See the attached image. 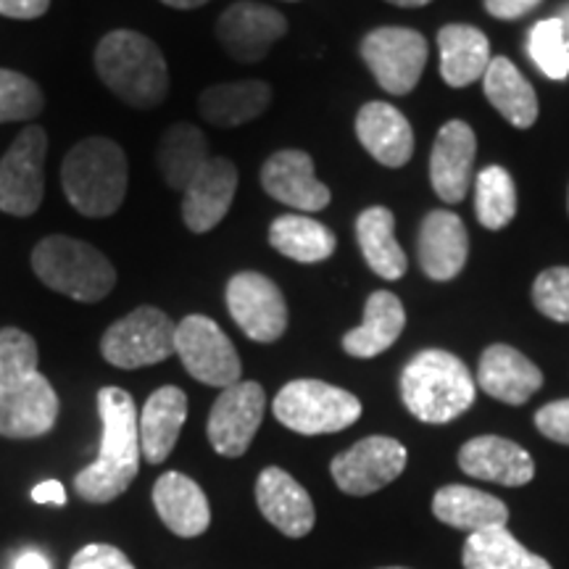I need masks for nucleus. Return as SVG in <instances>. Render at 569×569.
Listing matches in <instances>:
<instances>
[{"instance_id": "obj_1", "label": "nucleus", "mask_w": 569, "mask_h": 569, "mask_svg": "<svg viewBox=\"0 0 569 569\" xmlns=\"http://www.w3.org/2000/svg\"><path fill=\"white\" fill-rule=\"evenodd\" d=\"M59 396L38 369V343L19 327L0 330V436L40 438L56 427Z\"/></svg>"}, {"instance_id": "obj_2", "label": "nucleus", "mask_w": 569, "mask_h": 569, "mask_svg": "<svg viewBox=\"0 0 569 569\" xmlns=\"http://www.w3.org/2000/svg\"><path fill=\"white\" fill-rule=\"evenodd\" d=\"M103 436L98 459L74 478V490L90 503H109L119 498L140 469V430L138 409L132 396L122 388H103L98 393Z\"/></svg>"}, {"instance_id": "obj_3", "label": "nucleus", "mask_w": 569, "mask_h": 569, "mask_svg": "<svg viewBox=\"0 0 569 569\" xmlns=\"http://www.w3.org/2000/svg\"><path fill=\"white\" fill-rule=\"evenodd\" d=\"M96 71L106 88L132 109H156L169 96V69L161 48L134 30L103 34L96 48Z\"/></svg>"}, {"instance_id": "obj_4", "label": "nucleus", "mask_w": 569, "mask_h": 569, "mask_svg": "<svg viewBox=\"0 0 569 569\" xmlns=\"http://www.w3.org/2000/svg\"><path fill=\"white\" fill-rule=\"evenodd\" d=\"M475 377L459 356L427 348L401 372V398L419 422L446 425L475 403Z\"/></svg>"}, {"instance_id": "obj_5", "label": "nucleus", "mask_w": 569, "mask_h": 569, "mask_svg": "<svg viewBox=\"0 0 569 569\" xmlns=\"http://www.w3.org/2000/svg\"><path fill=\"white\" fill-rule=\"evenodd\" d=\"M67 201L82 217L103 219L119 211L127 196V156L111 138L80 140L61 167Z\"/></svg>"}, {"instance_id": "obj_6", "label": "nucleus", "mask_w": 569, "mask_h": 569, "mask_svg": "<svg viewBox=\"0 0 569 569\" xmlns=\"http://www.w3.org/2000/svg\"><path fill=\"white\" fill-rule=\"evenodd\" d=\"M32 269L56 293L82 303L103 301L117 284V269L96 246L69 234H51L32 251Z\"/></svg>"}, {"instance_id": "obj_7", "label": "nucleus", "mask_w": 569, "mask_h": 569, "mask_svg": "<svg viewBox=\"0 0 569 569\" xmlns=\"http://www.w3.org/2000/svg\"><path fill=\"white\" fill-rule=\"evenodd\" d=\"M274 417L298 436H330L361 417V401L322 380H293L274 396Z\"/></svg>"}, {"instance_id": "obj_8", "label": "nucleus", "mask_w": 569, "mask_h": 569, "mask_svg": "<svg viewBox=\"0 0 569 569\" xmlns=\"http://www.w3.org/2000/svg\"><path fill=\"white\" fill-rule=\"evenodd\" d=\"M174 336L177 325L161 309L140 306L103 332L101 353L119 369L151 367L174 356Z\"/></svg>"}, {"instance_id": "obj_9", "label": "nucleus", "mask_w": 569, "mask_h": 569, "mask_svg": "<svg viewBox=\"0 0 569 569\" xmlns=\"http://www.w3.org/2000/svg\"><path fill=\"white\" fill-rule=\"evenodd\" d=\"M174 353L190 377L211 388H230L240 382V356L232 340L213 319L203 315H190L177 325Z\"/></svg>"}, {"instance_id": "obj_10", "label": "nucleus", "mask_w": 569, "mask_h": 569, "mask_svg": "<svg viewBox=\"0 0 569 569\" xmlns=\"http://www.w3.org/2000/svg\"><path fill=\"white\" fill-rule=\"evenodd\" d=\"M361 59L382 90L407 96L427 67V40L409 27H380L361 40Z\"/></svg>"}, {"instance_id": "obj_11", "label": "nucleus", "mask_w": 569, "mask_h": 569, "mask_svg": "<svg viewBox=\"0 0 569 569\" xmlns=\"http://www.w3.org/2000/svg\"><path fill=\"white\" fill-rule=\"evenodd\" d=\"M46 130L38 124L24 127L0 159V211L11 217H32L40 209L46 193Z\"/></svg>"}, {"instance_id": "obj_12", "label": "nucleus", "mask_w": 569, "mask_h": 569, "mask_svg": "<svg viewBox=\"0 0 569 569\" xmlns=\"http://www.w3.org/2000/svg\"><path fill=\"white\" fill-rule=\"evenodd\" d=\"M267 409V393L259 382L240 380L224 388L213 401L206 436L219 457L238 459L253 443Z\"/></svg>"}, {"instance_id": "obj_13", "label": "nucleus", "mask_w": 569, "mask_h": 569, "mask_svg": "<svg viewBox=\"0 0 569 569\" xmlns=\"http://www.w3.org/2000/svg\"><path fill=\"white\" fill-rule=\"evenodd\" d=\"M407 448L388 436H369L332 459L336 486L348 496H369L390 486L407 469Z\"/></svg>"}, {"instance_id": "obj_14", "label": "nucleus", "mask_w": 569, "mask_h": 569, "mask_svg": "<svg viewBox=\"0 0 569 569\" xmlns=\"http://www.w3.org/2000/svg\"><path fill=\"white\" fill-rule=\"evenodd\" d=\"M227 309L234 325L256 343H274L288 330L282 290L261 272H238L227 282Z\"/></svg>"}, {"instance_id": "obj_15", "label": "nucleus", "mask_w": 569, "mask_h": 569, "mask_svg": "<svg viewBox=\"0 0 569 569\" xmlns=\"http://www.w3.org/2000/svg\"><path fill=\"white\" fill-rule=\"evenodd\" d=\"M288 32V19L272 6L238 0L217 21V38L224 53L238 63H259L269 48Z\"/></svg>"}, {"instance_id": "obj_16", "label": "nucleus", "mask_w": 569, "mask_h": 569, "mask_svg": "<svg viewBox=\"0 0 569 569\" xmlns=\"http://www.w3.org/2000/svg\"><path fill=\"white\" fill-rule=\"evenodd\" d=\"M261 188L267 196L284 206H293L296 211L317 213L330 206L332 193L327 184L315 177V161L306 151H277L269 156L264 167H261Z\"/></svg>"}, {"instance_id": "obj_17", "label": "nucleus", "mask_w": 569, "mask_h": 569, "mask_svg": "<svg viewBox=\"0 0 569 569\" xmlns=\"http://www.w3.org/2000/svg\"><path fill=\"white\" fill-rule=\"evenodd\" d=\"M475 153H478V138L467 122L451 119L440 127L430 153V182L440 201H465L469 182H472Z\"/></svg>"}, {"instance_id": "obj_18", "label": "nucleus", "mask_w": 569, "mask_h": 569, "mask_svg": "<svg viewBox=\"0 0 569 569\" xmlns=\"http://www.w3.org/2000/svg\"><path fill=\"white\" fill-rule=\"evenodd\" d=\"M238 190V169L230 159L217 156L188 184L182 198V222L190 232L203 234L217 227L230 211Z\"/></svg>"}, {"instance_id": "obj_19", "label": "nucleus", "mask_w": 569, "mask_h": 569, "mask_svg": "<svg viewBox=\"0 0 569 569\" xmlns=\"http://www.w3.org/2000/svg\"><path fill=\"white\" fill-rule=\"evenodd\" d=\"M256 503L269 525L282 536L303 538L315 528V501L293 475L280 467H267L256 480Z\"/></svg>"}, {"instance_id": "obj_20", "label": "nucleus", "mask_w": 569, "mask_h": 569, "mask_svg": "<svg viewBox=\"0 0 569 569\" xmlns=\"http://www.w3.org/2000/svg\"><path fill=\"white\" fill-rule=\"evenodd\" d=\"M469 256L467 227L453 211H430L419 227L417 259L422 272L436 282L459 277Z\"/></svg>"}, {"instance_id": "obj_21", "label": "nucleus", "mask_w": 569, "mask_h": 569, "mask_svg": "<svg viewBox=\"0 0 569 569\" xmlns=\"http://www.w3.org/2000/svg\"><path fill=\"white\" fill-rule=\"evenodd\" d=\"M356 138L382 167L401 169L415 156V130L396 106L372 101L356 113Z\"/></svg>"}, {"instance_id": "obj_22", "label": "nucleus", "mask_w": 569, "mask_h": 569, "mask_svg": "<svg viewBox=\"0 0 569 569\" xmlns=\"http://www.w3.org/2000/svg\"><path fill=\"white\" fill-rule=\"evenodd\" d=\"M459 467L465 475L498 486L519 488L536 478V465L522 446L509 438L480 436L467 440L459 451Z\"/></svg>"}, {"instance_id": "obj_23", "label": "nucleus", "mask_w": 569, "mask_h": 569, "mask_svg": "<svg viewBox=\"0 0 569 569\" xmlns=\"http://www.w3.org/2000/svg\"><path fill=\"white\" fill-rule=\"evenodd\" d=\"M478 386L496 401L522 407L543 386V372L517 348L496 343L480 356Z\"/></svg>"}, {"instance_id": "obj_24", "label": "nucleus", "mask_w": 569, "mask_h": 569, "mask_svg": "<svg viewBox=\"0 0 569 569\" xmlns=\"http://www.w3.org/2000/svg\"><path fill=\"white\" fill-rule=\"evenodd\" d=\"M153 507L174 536L198 538L209 530L211 507L203 488L182 472H167L153 486Z\"/></svg>"}, {"instance_id": "obj_25", "label": "nucleus", "mask_w": 569, "mask_h": 569, "mask_svg": "<svg viewBox=\"0 0 569 569\" xmlns=\"http://www.w3.org/2000/svg\"><path fill=\"white\" fill-rule=\"evenodd\" d=\"M184 419H188V396L177 386L159 388L138 415L140 451L148 465H161L174 451Z\"/></svg>"}, {"instance_id": "obj_26", "label": "nucleus", "mask_w": 569, "mask_h": 569, "mask_svg": "<svg viewBox=\"0 0 569 569\" xmlns=\"http://www.w3.org/2000/svg\"><path fill=\"white\" fill-rule=\"evenodd\" d=\"M403 327H407V311L398 296L390 290H375L367 298L365 322L343 336V351L353 359H375L401 338Z\"/></svg>"}, {"instance_id": "obj_27", "label": "nucleus", "mask_w": 569, "mask_h": 569, "mask_svg": "<svg viewBox=\"0 0 569 569\" xmlns=\"http://www.w3.org/2000/svg\"><path fill=\"white\" fill-rule=\"evenodd\" d=\"M482 92H486L490 106L517 130H530L538 122L536 88L507 56L490 59L486 74H482Z\"/></svg>"}, {"instance_id": "obj_28", "label": "nucleus", "mask_w": 569, "mask_h": 569, "mask_svg": "<svg viewBox=\"0 0 569 569\" xmlns=\"http://www.w3.org/2000/svg\"><path fill=\"white\" fill-rule=\"evenodd\" d=\"M440 74L448 88H467L482 80L490 56V42L472 24H446L438 32Z\"/></svg>"}, {"instance_id": "obj_29", "label": "nucleus", "mask_w": 569, "mask_h": 569, "mask_svg": "<svg viewBox=\"0 0 569 569\" xmlns=\"http://www.w3.org/2000/svg\"><path fill=\"white\" fill-rule=\"evenodd\" d=\"M356 240L367 267L382 280L396 282L407 274L409 259L396 240V217L386 206H369L356 219Z\"/></svg>"}, {"instance_id": "obj_30", "label": "nucleus", "mask_w": 569, "mask_h": 569, "mask_svg": "<svg viewBox=\"0 0 569 569\" xmlns=\"http://www.w3.org/2000/svg\"><path fill=\"white\" fill-rule=\"evenodd\" d=\"M272 103V88L261 80L224 82L206 88L198 98V111L213 127H240L261 117Z\"/></svg>"}, {"instance_id": "obj_31", "label": "nucleus", "mask_w": 569, "mask_h": 569, "mask_svg": "<svg viewBox=\"0 0 569 569\" xmlns=\"http://www.w3.org/2000/svg\"><path fill=\"white\" fill-rule=\"evenodd\" d=\"M432 511L443 525L467 530L469 536L480 530L501 528L509 522V507L501 498L469 486H446L432 498Z\"/></svg>"}, {"instance_id": "obj_32", "label": "nucleus", "mask_w": 569, "mask_h": 569, "mask_svg": "<svg viewBox=\"0 0 569 569\" xmlns=\"http://www.w3.org/2000/svg\"><path fill=\"white\" fill-rule=\"evenodd\" d=\"M209 159L211 156L206 134L188 122L169 127L159 142V151H156L161 180L167 182V188L180 190V193L188 190V184L196 180V174L201 172Z\"/></svg>"}, {"instance_id": "obj_33", "label": "nucleus", "mask_w": 569, "mask_h": 569, "mask_svg": "<svg viewBox=\"0 0 569 569\" xmlns=\"http://www.w3.org/2000/svg\"><path fill=\"white\" fill-rule=\"evenodd\" d=\"M269 243L298 264H319L336 253L338 240L330 227L306 213H282L269 224Z\"/></svg>"}, {"instance_id": "obj_34", "label": "nucleus", "mask_w": 569, "mask_h": 569, "mask_svg": "<svg viewBox=\"0 0 569 569\" xmlns=\"http://www.w3.org/2000/svg\"><path fill=\"white\" fill-rule=\"evenodd\" d=\"M461 565L465 569H553L543 557L525 549L507 525L472 532L461 551Z\"/></svg>"}, {"instance_id": "obj_35", "label": "nucleus", "mask_w": 569, "mask_h": 569, "mask_svg": "<svg viewBox=\"0 0 569 569\" xmlns=\"http://www.w3.org/2000/svg\"><path fill=\"white\" fill-rule=\"evenodd\" d=\"M475 213L486 230H503L517 217V188L503 167H486L475 180Z\"/></svg>"}, {"instance_id": "obj_36", "label": "nucleus", "mask_w": 569, "mask_h": 569, "mask_svg": "<svg viewBox=\"0 0 569 569\" xmlns=\"http://www.w3.org/2000/svg\"><path fill=\"white\" fill-rule=\"evenodd\" d=\"M528 53L549 80L561 82L569 77V40L557 17L540 19L538 24H532L528 34Z\"/></svg>"}, {"instance_id": "obj_37", "label": "nucleus", "mask_w": 569, "mask_h": 569, "mask_svg": "<svg viewBox=\"0 0 569 569\" xmlns=\"http://www.w3.org/2000/svg\"><path fill=\"white\" fill-rule=\"evenodd\" d=\"M46 106L42 90L19 71L0 69V122H27Z\"/></svg>"}, {"instance_id": "obj_38", "label": "nucleus", "mask_w": 569, "mask_h": 569, "mask_svg": "<svg viewBox=\"0 0 569 569\" xmlns=\"http://www.w3.org/2000/svg\"><path fill=\"white\" fill-rule=\"evenodd\" d=\"M532 303L543 317L569 325V267H551L536 277Z\"/></svg>"}, {"instance_id": "obj_39", "label": "nucleus", "mask_w": 569, "mask_h": 569, "mask_svg": "<svg viewBox=\"0 0 569 569\" xmlns=\"http://www.w3.org/2000/svg\"><path fill=\"white\" fill-rule=\"evenodd\" d=\"M69 569H134V567L132 561L117 549V546L88 543L74 553Z\"/></svg>"}, {"instance_id": "obj_40", "label": "nucleus", "mask_w": 569, "mask_h": 569, "mask_svg": "<svg viewBox=\"0 0 569 569\" xmlns=\"http://www.w3.org/2000/svg\"><path fill=\"white\" fill-rule=\"evenodd\" d=\"M536 427L540 436L569 446V398H561V401L546 403L543 409H538Z\"/></svg>"}, {"instance_id": "obj_41", "label": "nucleus", "mask_w": 569, "mask_h": 569, "mask_svg": "<svg viewBox=\"0 0 569 569\" xmlns=\"http://www.w3.org/2000/svg\"><path fill=\"white\" fill-rule=\"evenodd\" d=\"M482 3H486V11L490 17L515 21L528 17L530 11H536L543 0H482Z\"/></svg>"}, {"instance_id": "obj_42", "label": "nucleus", "mask_w": 569, "mask_h": 569, "mask_svg": "<svg viewBox=\"0 0 569 569\" xmlns=\"http://www.w3.org/2000/svg\"><path fill=\"white\" fill-rule=\"evenodd\" d=\"M51 9V0H0V17L9 19H40Z\"/></svg>"}, {"instance_id": "obj_43", "label": "nucleus", "mask_w": 569, "mask_h": 569, "mask_svg": "<svg viewBox=\"0 0 569 569\" xmlns=\"http://www.w3.org/2000/svg\"><path fill=\"white\" fill-rule=\"evenodd\" d=\"M32 498L38 503H48V507H63L67 503V490L59 480H46L32 490Z\"/></svg>"}, {"instance_id": "obj_44", "label": "nucleus", "mask_w": 569, "mask_h": 569, "mask_svg": "<svg viewBox=\"0 0 569 569\" xmlns=\"http://www.w3.org/2000/svg\"><path fill=\"white\" fill-rule=\"evenodd\" d=\"M11 569H51V561L38 549H24L13 557Z\"/></svg>"}, {"instance_id": "obj_45", "label": "nucleus", "mask_w": 569, "mask_h": 569, "mask_svg": "<svg viewBox=\"0 0 569 569\" xmlns=\"http://www.w3.org/2000/svg\"><path fill=\"white\" fill-rule=\"evenodd\" d=\"M163 6H169V9H180V11H190V9H198V6L209 3V0H161Z\"/></svg>"}, {"instance_id": "obj_46", "label": "nucleus", "mask_w": 569, "mask_h": 569, "mask_svg": "<svg viewBox=\"0 0 569 569\" xmlns=\"http://www.w3.org/2000/svg\"><path fill=\"white\" fill-rule=\"evenodd\" d=\"M388 3L401 6V9H422V6L432 3V0H388Z\"/></svg>"}, {"instance_id": "obj_47", "label": "nucleus", "mask_w": 569, "mask_h": 569, "mask_svg": "<svg viewBox=\"0 0 569 569\" xmlns=\"http://www.w3.org/2000/svg\"><path fill=\"white\" fill-rule=\"evenodd\" d=\"M557 19L561 21V27H565V34H567V40H569V3L559 6V11H557Z\"/></svg>"}, {"instance_id": "obj_48", "label": "nucleus", "mask_w": 569, "mask_h": 569, "mask_svg": "<svg viewBox=\"0 0 569 569\" xmlns=\"http://www.w3.org/2000/svg\"><path fill=\"white\" fill-rule=\"evenodd\" d=\"M386 569H407V567H386Z\"/></svg>"}, {"instance_id": "obj_49", "label": "nucleus", "mask_w": 569, "mask_h": 569, "mask_svg": "<svg viewBox=\"0 0 569 569\" xmlns=\"http://www.w3.org/2000/svg\"><path fill=\"white\" fill-rule=\"evenodd\" d=\"M290 3H296V0H290Z\"/></svg>"}]
</instances>
